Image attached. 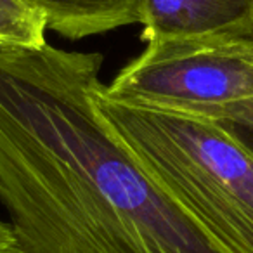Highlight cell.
<instances>
[{
	"label": "cell",
	"mask_w": 253,
	"mask_h": 253,
	"mask_svg": "<svg viewBox=\"0 0 253 253\" xmlns=\"http://www.w3.org/2000/svg\"><path fill=\"white\" fill-rule=\"evenodd\" d=\"M102 57L0 45V203L16 253H229L99 108Z\"/></svg>",
	"instance_id": "obj_1"
},
{
	"label": "cell",
	"mask_w": 253,
	"mask_h": 253,
	"mask_svg": "<svg viewBox=\"0 0 253 253\" xmlns=\"http://www.w3.org/2000/svg\"><path fill=\"white\" fill-rule=\"evenodd\" d=\"M99 108L148 172L218 245L229 253H253V148L232 126L116 102L102 88Z\"/></svg>",
	"instance_id": "obj_2"
},
{
	"label": "cell",
	"mask_w": 253,
	"mask_h": 253,
	"mask_svg": "<svg viewBox=\"0 0 253 253\" xmlns=\"http://www.w3.org/2000/svg\"><path fill=\"white\" fill-rule=\"evenodd\" d=\"M102 95L141 108L224 123L253 99V40L200 39L146 43Z\"/></svg>",
	"instance_id": "obj_3"
},
{
	"label": "cell",
	"mask_w": 253,
	"mask_h": 253,
	"mask_svg": "<svg viewBox=\"0 0 253 253\" xmlns=\"http://www.w3.org/2000/svg\"><path fill=\"white\" fill-rule=\"evenodd\" d=\"M146 43L163 40H253V0H139Z\"/></svg>",
	"instance_id": "obj_4"
},
{
	"label": "cell",
	"mask_w": 253,
	"mask_h": 253,
	"mask_svg": "<svg viewBox=\"0 0 253 253\" xmlns=\"http://www.w3.org/2000/svg\"><path fill=\"white\" fill-rule=\"evenodd\" d=\"M45 12L49 30L70 40L101 35L139 23V0H32Z\"/></svg>",
	"instance_id": "obj_5"
},
{
	"label": "cell",
	"mask_w": 253,
	"mask_h": 253,
	"mask_svg": "<svg viewBox=\"0 0 253 253\" xmlns=\"http://www.w3.org/2000/svg\"><path fill=\"white\" fill-rule=\"evenodd\" d=\"M47 30L45 12L32 0H0V45L40 49Z\"/></svg>",
	"instance_id": "obj_6"
},
{
	"label": "cell",
	"mask_w": 253,
	"mask_h": 253,
	"mask_svg": "<svg viewBox=\"0 0 253 253\" xmlns=\"http://www.w3.org/2000/svg\"><path fill=\"white\" fill-rule=\"evenodd\" d=\"M224 123L229 126H236V128H248V130H253V99L236 106L227 115Z\"/></svg>",
	"instance_id": "obj_7"
},
{
	"label": "cell",
	"mask_w": 253,
	"mask_h": 253,
	"mask_svg": "<svg viewBox=\"0 0 253 253\" xmlns=\"http://www.w3.org/2000/svg\"><path fill=\"white\" fill-rule=\"evenodd\" d=\"M0 253H16V241L9 224L0 220Z\"/></svg>",
	"instance_id": "obj_8"
},
{
	"label": "cell",
	"mask_w": 253,
	"mask_h": 253,
	"mask_svg": "<svg viewBox=\"0 0 253 253\" xmlns=\"http://www.w3.org/2000/svg\"><path fill=\"white\" fill-rule=\"evenodd\" d=\"M232 128L241 135V139L246 142V144L253 148V130H248V128H236V126H232Z\"/></svg>",
	"instance_id": "obj_9"
}]
</instances>
